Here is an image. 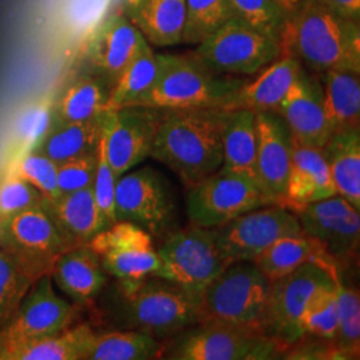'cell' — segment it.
<instances>
[{"label": "cell", "mask_w": 360, "mask_h": 360, "mask_svg": "<svg viewBox=\"0 0 360 360\" xmlns=\"http://www.w3.org/2000/svg\"><path fill=\"white\" fill-rule=\"evenodd\" d=\"M160 111L151 158L176 174L187 188L221 167L223 108Z\"/></svg>", "instance_id": "obj_1"}, {"label": "cell", "mask_w": 360, "mask_h": 360, "mask_svg": "<svg viewBox=\"0 0 360 360\" xmlns=\"http://www.w3.org/2000/svg\"><path fill=\"white\" fill-rule=\"evenodd\" d=\"M282 53L311 72H360V25L334 13L321 0H304L291 13L279 39Z\"/></svg>", "instance_id": "obj_2"}, {"label": "cell", "mask_w": 360, "mask_h": 360, "mask_svg": "<svg viewBox=\"0 0 360 360\" xmlns=\"http://www.w3.org/2000/svg\"><path fill=\"white\" fill-rule=\"evenodd\" d=\"M111 314L120 330H134L158 340L179 334L199 322V303L178 285L150 275L116 281Z\"/></svg>", "instance_id": "obj_3"}, {"label": "cell", "mask_w": 360, "mask_h": 360, "mask_svg": "<svg viewBox=\"0 0 360 360\" xmlns=\"http://www.w3.org/2000/svg\"><path fill=\"white\" fill-rule=\"evenodd\" d=\"M160 71L138 105L156 110L223 108L231 105L245 79L219 74L191 55H159Z\"/></svg>", "instance_id": "obj_4"}, {"label": "cell", "mask_w": 360, "mask_h": 360, "mask_svg": "<svg viewBox=\"0 0 360 360\" xmlns=\"http://www.w3.org/2000/svg\"><path fill=\"white\" fill-rule=\"evenodd\" d=\"M271 282L254 262L229 264L208 284L199 302V322L263 335Z\"/></svg>", "instance_id": "obj_5"}, {"label": "cell", "mask_w": 360, "mask_h": 360, "mask_svg": "<svg viewBox=\"0 0 360 360\" xmlns=\"http://www.w3.org/2000/svg\"><path fill=\"white\" fill-rule=\"evenodd\" d=\"M266 335L215 323H196L165 340L162 359L267 360L283 354Z\"/></svg>", "instance_id": "obj_6"}, {"label": "cell", "mask_w": 360, "mask_h": 360, "mask_svg": "<svg viewBox=\"0 0 360 360\" xmlns=\"http://www.w3.org/2000/svg\"><path fill=\"white\" fill-rule=\"evenodd\" d=\"M158 251L154 275L184 290L199 303L203 291L229 264L219 251L215 230L191 226L169 233Z\"/></svg>", "instance_id": "obj_7"}, {"label": "cell", "mask_w": 360, "mask_h": 360, "mask_svg": "<svg viewBox=\"0 0 360 360\" xmlns=\"http://www.w3.org/2000/svg\"><path fill=\"white\" fill-rule=\"evenodd\" d=\"M334 264L315 259L271 284L263 335L287 351L302 340L299 319L314 294L335 279Z\"/></svg>", "instance_id": "obj_8"}, {"label": "cell", "mask_w": 360, "mask_h": 360, "mask_svg": "<svg viewBox=\"0 0 360 360\" xmlns=\"http://www.w3.org/2000/svg\"><path fill=\"white\" fill-rule=\"evenodd\" d=\"M219 74L255 75L282 55L281 43L233 16L203 39L193 52Z\"/></svg>", "instance_id": "obj_9"}, {"label": "cell", "mask_w": 360, "mask_h": 360, "mask_svg": "<svg viewBox=\"0 0 360 360\" xmlns=\"http://www.w3.org/2000/svg\"><path fill=\"white\" fill-rule=\"evenodd\" d=\"M0 250L37 282L51 274L55 260L68 247L41 205L0 221Z\"/></svg>", "instance_id": "obj_10"}, {"label": "cell", "mask_w": 360, "mask_h": 360, "mask_svg": "<svg viewBox=\"0 0 360 360\" xmlns=\"http://www.w3.org/2000/svg\"><path fill=\"white\" fill-rule=\"evenodd\" d=\"M77 307L53 288L51 275H43L28 290L13 319L0 330V360L41 338L72 326Z\"/></svg>", "instance_id": "obj_11"}, {"label": "cell", "mask_w": 360, "mask_h": 360, "mask_svg": "<svg viewBox=\"0 0 360 360\" xmlns=\"http://www.w3.org/2000/svg\"><path fill=\"white\" fill-rule=\"evenodd\" d=\"M270 206L257 183L219 168L188 188L187 215L191 226L217 229L260 207Z\"/></svg>", "instance_id": "obj_12"}, {"label": "cell", "mask_w": 360, "mask_h": 360, "mask_svg": "<svg viewBox=\"0 0 360 360\" xmlns=\"http://www.w3.org/2000/svg\"><path fill=\"white\" fill-rule=\"evenodd\" d=\"M214 230L227 264L254 262L275 240L303 233L295 212L282 205L252 210Z\"/></svg>", "instance_id": "obj_13"}, {"label": "cell", "mask_w": 360, "mask_h": 360, "mask_svg": "<svg viewBox=\"0 0 360 360\" xmlns=\"http://www.w3.org/2000/svg\"><path fill=\"white\" fill-rule=\"evenodd\" d=\"M116 220L131 221L151 236L166 235L175 219L172 190L158 171L143 167L116 180Z\"/></svg>", "instance_id": "obj_14"}, {"label": "cell", "mask_w": 360, "mask_h": 360, "mask_svg": "<svg viewBox=\"0 0 360 360\" xmlns=\"http://www.w3.org/2000/svg\"><path fill=\"white\" fill-rule=\"evenodd\" d=\"M302 232L322 245L338 269H346L359 252L360 214L345 198L334 195L294 211Z\"/></svg>", "instance_id": "obj_15"}, {"label": "cell", "mask_w": 360, "mask_h": 360, "mask_svg": "<svg viewBox=\"0 0 360 360\" xmlns=\"http://www.w3.org/2000/svg\"><path fill=\"white\" fill-rule=\"evenodd\" d=\"M160 112L151 107L129 105L102 114L101 138L116 178L150 156Z\"/></svg>", "instance_id": "obj_16"}, {"label": "cell", "mask_w": 360, "mask_h": 360, "mask_svg": "<svg viewBox=\"0 0 360 360\" xmlns=\"http://www.w3.org/2000/svg\"><path fill=\"white\" fill-rule=\"evenodd\" d=\"M89 245L105 274L115 281H139L154 275L160 264L153 236L131 221L117 220L99 232Z\"/></svg>", "instance_id": "obj_17"}, {"label": "cell", "mask_w": 360, "mask_h": 360, "mask_svg": "<svg viewBox=\"0 0 360 360\" xmlns=\"http://www.w3.org/2000/svg\"><path fill=\"white\" fill-rule=\"evenodd\" d=\"M257 187L269 205H282L290 176L294 139L283 117L276 112H257Z\"/></svg>", "instance_id": "obj_18"}, {"label": "cell", "mask_w": 360, "mask_h": 360, "mask_svg": "<svg viewBox=\"0 0 360 360\" xmlns=\"http://www.w3.org/2000/svg\"><path fill=\"white\" fill-rule=\"evenodd\" d=\"M276 114L283 117L296 144L322 148L331 138L321 75L304 67Z\"/></svg>", "instance_id": "obj_19"}, {"label": "cell", "mask_w": 360, "mask_h": 360, "mask_svg": "<svg viewBox=\"0 0 360 360\" xmlns=\"http://www.w3.org/2000/svg\"><path fill=\"white\" fill-rule=\"evenodd\" d=\"M146 41L139 28L123 13H114L94 30L90 49L92 63L104 77L115 82Z\"/></svg>", "instance_id": "obj_20"}, {"label": "cell", "mask_w": 360, "mask_h": 360, "mask_svg": "<svg viewBox=\"0 0 360 360\" xmlns=\"http://www.w3.org/2000/svg\"><path fill=\"white\" fill-rule=\"evenodd\" d=\"M51 279L77 306H86L102 294L108 275L90 245L68 248L55 260Z\"/></svg>", "instance_id": "obj_21"}, {"label": "cell", "mask_w": 360, "mask_h": 360, "mask_svg": "<svg viewBox=\"0 0 360 360\" xmlns=\"http://www.w3.org/2000/svg\"><path fill=\"white\" fill-rule=\"evenodd\" d=\"M43 207L51 215L68 248L89 245L108 227L95 202L92 187L60 195L55 200L44 199Z\"/></svg>", "instance_id": "obj_22"}, {"label": "cell", "mask_w": 360, "mask_h": 360, "mask_svg": "<svg viewBox=\"0 0 360 360\" xmlns=\"http://www.w3.org/2000/svg\"><path fill=\"white\" fill-rule=\"evenodd\" d=\"M302 68L294 56L282 53L255 79L245 80L229 108H245L255 114L276 112Z\"/></svg>", "instance_id": "obj_23"}, {"label": "cell", "mask_w": 360, "mask_h": 360, "mask_svg": "<svg viewBox=\"0 0 360 360\" xmlns=\"http://www.w3.org/2000/svg\"><path fill=\"white\" fill-rule=\"evenodd\" d=\"M336 195L322 148L294 142L292 162L283 206L295 211Z\"/></svg>", "instance_id": "obj_24"}, {"label": "cell", "mask_w": 360, "mask_h": 360, "mask_svg": "<svg viewBox=\"0 0 360 360\" xmlns=\"http://www.w3.org/2000/svg\"><path fill=\"white\" fill-rule=\"evenodd\" d=\"M221 168L255 181L257 124L255 112L245 108H227L221 112ZM257 183V181H255Z\"/></svg>", "instance_id": "obj_25"}, {"label": "cell", "mask_w": 360, "mask_h": 360, "mask_svg": "<svg viewBox=\"0 0 360 360\" xmlns=\"http://www.w3.org/2000/svg\"><path fill=\"white\" fill-rule=\"evenodd\" d=\"M319 75L331 135L360 129V72L330 70Z\"/></svg>", "instance_id": "obj_26"}, {"label": "cell", "mask_w": 360, "mask_h": 360, "mask_svg": "<svg viewBox=\"0 0 360 360\" xmlns=\"http://www.w3.org/2000/svg\"><path fill=\"white\" fill-rule=\"evenodd\" d=\"M335 193L360 211V129L331 135L322 147Z\"/></svg>", "instance_id": "obj_27"}, {"label": "cell", "mask_w": 360, "mask_h": 360, "mask_svg": "<svg viewBox=\"0 0 360 360\" xmlns=\"http://www.w3.org/2000/svg\"><path fill=\"white\" fill-rule=\"evenodd\" d=\"M186 0H135L132 23L155 47L181 43Z\"/></svg>", "instance_id": "obj_28"}, {"label": "cell", "mask_w": 360, "mask_h": 360, "mask_svg": "<svg viewBox=\"0 0 360 360\" xmlns=\"http://www.w3.org/2000/svg\"><path fill=\"white\" fill-rule=\"evenodd\" d=\"M101 116L89 122H53L31 151L50 158L56 165L95 153L102 134Z\"/></svg>", "instance_id": "obj_29"}, {"label": "cell", "mask_w": 360, "mask_h": 360, "mask_svg": "<svg viewBox=\"0 0 360 360\" xmlns=\"http://www.w3.org/2000/svg\"><path fill=\"white\" fill-rule=\"evenodd\" d=\"M163 342L134 330H115L91 335L82 360L162 359Z\"/></svg>", "instance_id": "obj_30"}, {"label": "cell", "mask_w": 360, "mask_h": 360, "mask_svg": "<svg viewBox=\"0 0 360 360\" xmlns=\"http://www.w3.org/2000/svg\"><path fill=\"white\" fill-rule=\"evenodd\" d=\"M315 259L334 264L323 251L322 245L315 239L302 233L284 236L275 240L255 257L254 263L271 283H274L295 271L302 264Z\"/></svg>", "instance_id": "obj_31"}, {"label": "cell", "mask_w": 360, "mask_h": 360, "mask_svg": "<svg viewBox=\"0 0 360 360\" xmlns=\"http://www.w3.org/2000/svg\"><path fill=\"white\" fill-rule=\"evenodd\" d=\"M159 71V53H155L151 44L146 41L141 51L116 77L114 87L110 90L107 110L138 105L147 92L153 89Z\"/></svg>", "instance_id": "obj_32"}, {"label": "cell", "mask_w": 360, "mask_h": 360, "mask_svg": "<svg viewBox=\"0 0 360 360\" xmlns=\"http://www.w3.org/2000/svg\"><path fill=\"white\" fill-rule=\"evenodd\" d=\"M335 288L338 296V328L331 343L333 354L342 358H358L360 348L359 290L345 282L335 267Z\"/></svg>", "instance_id": "obj_33"}, {"label": "cell", "mask_w": 360, "mask_h": 360, "mask_svg": "<svg viewBox=\"0 0 360 360\" xmlns=\"http://www.w3.org/2000/svg\"><path fill=\"white\" fill-rule=\"evenodd\" d=\"M92 334L94 330L89 324L71 326L59 334L41 338L15 349L4 360H82Z\"/></svg>", "instance_id": "obj_34"}, {"label": "cell", "mask_w": 360, "mask_h": 360, "mask_svg": "<svg viewBox=\"0 0 360 360\" xmlns=\"http://www.w3.org/2000/svg\"><path fill=\"white\" fill-rule=\"evenodd\" d=\"M110 91L95 77H80L74 82L56 105L58 122H89L107 110Z\"/></svg>", "instance_id": "obj_35"}, {"label": "cell", "mask_w": 360, "mask_h": 360, "mask_svg": "<svg viewBox=\"0 0 360 360\" xmlns=\"http://www.w3.org/2000/svg\"><path fill=\"white\" fill-rule=\"evenodd\" d=\"M233 16L230 0H186L181 43L199 44Z\"/></svg>", "instance_id": "obj_36"}, {"label": "cell", "mask_w": 360, "mask_h": 360, "mask_svg": "<svg viewBox=\"0 0 360 360\" xmlns=\"http://www.w3.org/2000/svg\"><path fill=\"white\" fill-rule=\"evenodd\" d=\"M338 328V296L334 282L319 288L299 319L302 339L311 336L333 343ZM333 349V348H331Z\"/></svg>", "instance_id": "obj_37"}, {"label": "cell", "mask_w": 360, "mask_h": 360, "mask_svg": "<svg viewBox=\"0 0 360 360\" xmlns=\"http://www.w3.org/2000/svg\"><path fill=\"white\" fill-rule=\"evenodd\" d=\"M52 123L51 98H40L26 104L13 122V139L19 150L31 151L51 129Z\"/></svg>", "instance_id": "obj_38"}, {"label": "cell", "mask_w": 360, "mask_h": 360, "mask_svg": "<svg viewBox=\"0 0 360 360\" xmlns=\"http://www.w3.org/2000/svg\"><path fill=\"white\" fill-rule=\"evenodd\" d=\"M236 18L259 32L279 40L290 13L276 0H230Z\"/></svg>", "instance_id": "obj_39"}, {"label": "cell", "mask_w": 360, "mask_h": 360, "mask_svg": "<svg viewBox=\"0 0 360 360\" xmlns=\"http://www.w3.org/2000/svg\"><path fill=\"white\" fill-rule=\"evenodd\" d=\"M32 283L0 250V330L13 319Z\"/></svg>", "instance_id": "obj_40"}, {"label": "cell", "mask_w": 360, "mask_h": 360, "mask_svg": "<svg viewBox=\"0 0 360 360\" xmlns=\"http://www.w3.org/2000/svg\"><path fill=\"white\" fill-rule=\"evenodd\" d=\"M13 171L31 183L47 200H55L62 195L58 184V165L44 155L27 151Z\"/></svg>", "instance_id": "obj_41"}, {"label": "cell", "mask_w": 360, "mask_h": 360, "mask_svg": "<svg viewBox=\"0 0 360 360\" xmlns=\"http://www.w3.org/2000/svg\"><path fill=\"white\" fill-rule=\"evenodd\" d=\"M44 196L13 171L0 183V221L22 211L41 206Z\"/></svg>", "instance_id": "obj_42"}, {"label": "cell", "mask_w": 360, "mask_h": 360, "mask_svg": "<svg viewBox=\"0 0 360 360\" xmlns=\"http://www.w3.org/2000/svg\"><path fill=\"white\" fill-rule=\"evenodd\" d=\"M96 158H98V162H96L95 178L92 183V193L105 223L111 226L117 221L115 215V188L117 178L107 160L102 138L99 139V144L96 148Z\"/></svg>", "instance_id": "obj_43"}, {"label": "cell", "mask_w": 360, "mask_h": 360, "mask_svg": "<svg viewBox=\"0 0 360 360\" xmlns=\"http://www.w3.org/2000/svg\"><path fill=\"white\" fill-rule=\"evenodd\" d=\"M96 151L58 165V184L62 195L90 188L96 171Z\"/></svg>", "instance_id": "obj_44"}, {"label": "cell", "mask_w": 360, "mask_h": 360, "mask_svg": "<svg viewBox=\"0 0 360 360\" xmlns=\"http://www.w3.org/2000/svg\"><path fill=\"white\" fill-rule=\"evenodd\" d=\"M110 0H71L67 10L68 25L77 32L94 31L103 20Z\"/></svg>", "instance_id": "obj_45"}, {"label": "cell", "mask_w": 360, "mask_h": 360, "mask_svg": "<svg viewBox=\"0 0 360 360\" xmlns=\"http://www.w3.org/2000/svg\"><path fill=\"white\" fill-rule=\"evenodd\" d=\"M328 8L340 16L359 22L360 20V0H321Z\"/></svg>", "instance_id": "obj_46"}, {"label": "cell", "mask_w": 360, "mask_h": 360, "mask_svg": "<svg viewBox=\"0 0 360 360\" xmlns=\"http://www.w3.org/2000/svg\"><path fill=\"white\" fill-rule=\"evenodd\" d=\"M276 1L283 7L287 13L291 15V13H295L296 10L303 4L304 0H276Z\"/></svg>", "instance_id": "obj_47"}]
</instances>
